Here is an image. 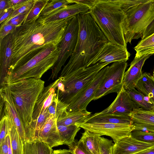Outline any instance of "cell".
Here are the masks:
<instances>
[{"mask_svg": "<svg viewBox=\"0 0 154 154\" xmlns=\"http://www.w3.org/2000/svg\"><path fill=\"white\" fill-rule=\"evenodd\" d=\"M0 114H7L13 122L23 144L26 141L24 127L8 84L1 85Z\"/></svg>", "mask_w": 154, "mask_h": 154, "instance_id": "obj_11", "label": "cell"}, {"mask_svg": "<svg viewBox=\"0 0 154 154\" xmlns=\"http://www.w3.org/2000/svg\"><path fill=\"white\" fill-rule=\"evenodd\" d=\"M69 148L75 154H91L80 140H75L72 144L69 146Z\"/></svg>", "mask_w": 154, "mask_h": 154, "instance_id": "obj_38", "label": "cell"}, {"mask_svg": "<svg viewBox=\"0 0 154 154\" xmlns=\"http://www.w3.org/2000/svg\"><path fill=\"white\" fill-rule=\"evenodd\" d=\"M57 126L63 144L68 146L74 142L75 138L81 128L75 124L68 126L57 125Z\"/></svg>", "mask_w": 154, "mask_h": 154, "instance_id": "obj_27", "label": "cell"}, {"mask_svg": "<svg viewBox=\"0 0 154 154\" xmlns=\"http://www.w3.org/2000/svg\"><path fill=\"white\" fill-rule=\"evenodd\" d=\"M34 1V0H28L21 6L14 10L8 19L6 21L18 15L30 11L33 6Z\"/></svg>", "mask_w": 154, "mask_h": 154, "instance_id": "obj_36", "label": "cell"}, {"mask_svg": "<svg viewBox=\"0 0 154 154\" xmlns=\"http://www.w3.org/2000/svg\"><path fill=\"white\" fill-rule=\"evenodd\" d=\"M79 32L76 45L59 77L87 68L88 63L108 41L89 12L77 15Z\"/></svg>", "mask_w": 154, "mask_h": 154, "instance_id": "obj_2", "label": "cell"}, {"mask_svg": "<svg viewBox=\"0 0 154 154\" xmlns=\"http://www.w3.org/2000/svg\"><path fill=\"white\" fill-rule=\"evenodd\" d=\"M57 119L51 116L39 131L37 140L43 142L51 148L63 144L57 126Z\"/></svg>", "mask_w": 154, "mask_h": 154, "instance_id": "obj_18", "label": "cell"}, {"mask_svg": "<svg viewBox=\"0 0 154 154\" xmlns=\"http://www.w3.org/2000/svg\"><path fill=\"white\" fill-rule=\"evenodd\" d=\"M133 101L140 107L147 110H154L153 106L149 98L135 89L127 90Z\"/></svg>", "mask_w": 154, "mask_h": 154, "instance_id": "obj_29", "label": "cell"}, {"mask_svg": "<svg viewBox=\"0 0 154 154\" xmlns=\"http://www.w3.org/2000/svg\"><path fill=\"white\" fill-rule=\"evenodd\" d=\"M53 150L47 144L38 140L26 141L23 144L24 154H52Z\"/></svg>", "mask_w": 154, "mask_h": 154, "instance_id": "obj_26", "label": "cell"}, {"mask_svg": "<svg viewBox=\"0 0 154 154\" xmlns=\"http://www.w3.org/2000/svg\"><path fill=\"white\" fill-rule=\"evenodd\" d=\"M8 84L24 127L26 141H31L33 109L45 87V82L41 79L31 78Z\"/></svg>", "mask_w": 154, "mask_h": 154, "instance_id": "obj_4", "label": "cell"}, {"mask_svg": "<svg viewBox=\"0 0 154 154\" xmlns=\"http://www.w3.org/2000/svg\"><path fill=\"white\" fill-rule=\"evenodd\" d=\"M7 116L12 154H24L23 143L14 124Z\"/></svg>", "mask_w": 154, "mask_h": 154, "instance_id": "obj_28", "label": "cell"}, {"mask_svg": "<svg viewBox=\"0 0 154 154\" xmlns=\"http://www.w3.org/2000/svg\"><path fill=\"white\" fill-rule=\"evenodd\" d=\"M28 0H8V2L11 8L14 10L19 7Z\"/></svg>", "mask_w": 154, "mask_h": 154, "instance_id": "obj_44", "label": "cell"}, {"mask_svg": "<svg viewBox=\"0 0 154 154\" xmlns=\"http://www.w3.org/2000/svg\"><path fill=\"white\" fill-rule=\"evenodd\" d=\"M109 63L96 64L79 69L63 77H59L63 85V91L57 94L59 99L69 104L75 101L85 91L99 72Z\"/></svg>", "mask_w": 154, "mask_h": 154, "instance_id": "obj_7", "label": "cell"}, {"mask_svg": "<svg viewBox=\"0 0 154 154\" xmlns=\"http://www.w3.org/2000/svg\"><path fill=\"white\" fill-rule=\"evenodd\" d=\"M0 144L4 140L9 132V121L6 114L0 115Z\"/></svg>", "mask_w": 154, "mask_h": 154, "instance_id": "obj_34", "label": "cell"}, {"mask_svg": "<svg viewBox=\"0 0 154 154\" xmlns=\"http://www.w3.org/2000/svg\"><path fill=\"white\" fill-rule=\"evenodd\" d=\"M154 44V33L141 41L134 48L136 52Z\"/></svg>", "mask_w": 154, "mask_h": 154, "instance_id": "obj_39", "label": "cell"}, {"mask_svg": "<svg viewBox=\"0 0 154 154\" xmlns=\"http://www.w3.org/2000/svg\"><path fill=\"white\" fill-rule=\"evenodd\" d=\"M154 146V143L140 141L130 135L115 143L112 151V154H134Z\"/></svg>", "mask_w": 154, "mask_h": 154, "instance_id": "obj_17", "label": "cell"}, {"mask_svg": "<svg viewBox=\"0 0 154 154\" xmlns=\"http://www.w3.org/2000/svg\"><path fill=\"white\" fill-rule=\"evenodd\" d=\"M134 154H154V146Z\"/></svg>", "mask_w": 154, "mask_h": 154, "instance_id": "obj_47", "label": "cell"}, {"mask_svg": "<svg viewBox=\"0 0 154 154\" xmlns=\"http://www.w3.org/2000/svg\"><path fill=\"white\" fill-rule=\"evenodd\" d=\"M151 55H143L135 57L131 62L129 67L124 73L123 85L126 90L135 89L142 75V69L144 63Z\"/></svg>", "mask_w": 154, "mask_h": 154, "instance_id": "obj_15", "label": "cell"}, {"mask_svg": "<svg viewBox=\"0 0 154 154\" xmlns=\"http://www.w3.org/2000/svg\"><path fill=\"white\" fill-rule=\"evenodd\" d=\"M14 10L12 8H9L0 14V24L8 19Z\"/></svg>", "mask_w": 154, "mask_h": 154, "instance_id": "obj_43", "label": "cell"}, {"mask_svg": "<svg viewBox=\"0 0 154 154\" xmlns=\"http://www.w3.org/2000/svg\"><path fill=\"white\" fill-rule=\"evenodd\" d=\"M89 11L90 8L88 7L75 3L64 6L48 16H40L38 20L41 23L45 24L65 19L76 15L79 13Z\"/></svg>", "mask_w": 154, "mask_h": 154, "instance_id": "obj_16", "label": "cell"}, {"mask_svg": "<svg viewBox=\"0 0 154 154\" xmlns=\"http://www.w3.org/2000/svg\"><path fill=\"white\" fill-rule=\"evenodd\" d=\"M131 136L136 139L143 142L154 143V132L148 131L134 130Z\"/></svg>", "mask_w": 154, "mask_h": 154, "instance_id": "obj_33", "label": "cell"}, {"mask_svg": "<svg viewBox=\"0 0 154 154\" xmlns=\"http://www.w3.org/2000/svg\"><path fill=\"white\" fill-rule=\"evenodd\" d=\"M84 122L133 125L131 119L128 116L115 113H101L100 112L91 115Z\"/></svg>", "mask_w": 154, "mask_h": 154, "instance_id": "obj_22", "label": "cell"}, {"mask_svg": "<svg viewBox=\"0 0 154 154\" xmlns=\"http://www.w3.org/2000/svg\"><path fill=\"white\" fill-rule=\"evenodd\" d=\"M113 144L111 140L100 136L99 154H112V148Z\"/></svg>", "mask_w": 154, "mask_h": 154, "instance_id": "obj_35", "label": "cell"}, {"mask_svg": "<svg viewBox=\"0 0 154 154\" xmlns=\"http://www.w3.org/2000/svg\"><path fill=\"white\" fill-rule=\"evenodd\" d=\"M135 88L149 98L154 108V78L153 76L146 72L143 73Z\"/></svg>", "mask_w": 154, "mask_h": 154, "instance_id": "obj_24", "label": "cell"}, {"mask_svg": "<svg viewBox=\"0 0 154 154\" xmlns=\"http://www.w3.org/2000/svg\"><path fill=\"white\" fill-rule=\"evenodd\" d=\"M59 54L57 46H47L26 62L8 70L4 83H12L31 78L40 79L54 66Z\"/></svg>", "mask_w": 154, "mask_h": 154, "instance_id": "obj_6", "label": "cell"}, {"mask_svg": "<svg viewBox=\"0 0 154 154\" xmlns=\"http://www.w3.org/2000/svg\"><path fill=\"white\" fill-rule=\"evenodd\" d=\"M75 124L85 130L98 134L100 136L110 137L114 143L130 135L131 131L134 129L133 125L85 122L76 123Z\"/></svg>", "mask_w": 154, "mask_h": 154, "instance_id": "obj_10", "label": "cell"}, {"mask_svg": "<svg viewBox=\"0 0 154 154\" xmlns=\"http://www.w3.org/2000/svg\"><path fill=\"white\" fill-rule=\"evenodd\" d=\"M152 76L154 78V68L153 71V72Z\"/></svg>", "mask_w": 154, "mask_h": 154, "instance_id": "obj_48", "label": "cell"}, {"mask_svg": "<svg viewBox=\"0 0 154 154\" xmlns=\"http://www.w3.org/2000/svg\"><path fill=\"white\" fill-rule=\"evenodd\" d=\"M130 56L127 48L108 42L88 63L87 67L102 63L127 61Z\"/></svg>", "mask_w": 154, "mask_h": 154, "instance_id": "obj_12", "label": "cell"}, {"mask_svg": "<svg viewBox=\"0 0 154 154\" xmlns=\"http://www.w3.org/2000/svg\"><path fill=\"white\" fill-rule=\"evenodd\" d=\"M29 11L18 15L1 24L14 25L17 27L19 26L23 23Z\"/></svg>", "mask_w": 154, "mask_h": 154, "instance_id": "obj_37", "label": "cell"}, {"mask_svg": "<svg viewBox=\"0 0 154 154\" xmlns=\"http://www.w3.org/2000/svg\"><path fill=\"white\" fill-rule=\"evenodd\" d=\"M122 28L127 44L133 39H145L154 33V0H148L127 10Z\"/></svg>", "mask_w": 154, "mask_h": 154, "instance_id": "obj_5", "label": "cell"}, {"mask_svg": "<svg viewBox=\"0 0 154 154\" xmlns=\"http://www.w3.org/2000/svg\"><path fill=\"white\" fill-rule=\"evenodd\" d=\"M71 4L69 0H52L48 2L40 13V16L49 15L55 11Z\"/></svg>", "mask_w": 154, "mask_h": 154, "instance_id": "obj_32", "label": "cell"}, {"mask_svg": "<svg viewBox=\"0 0 154 154\" xmlns=\"http://www.w3.org/2000/svg\"><path fill=\"white\" fill-rule=\"evenodd\" d=\"M136 52L135 57H139L143 55H152L154 54V44Z\"/></svg>", "mask_w": 154, "mask_h": 154, "instance_id": "obj_42", "label": "cell"}, {"mask_svg": "<svg viewBox=\"0 0 154 154\" xmlns=\"http://www.w3.org/2000/svg\"><path fill=\"white\" fill-rule=\"evenodd\" d=\"M128 116L133 122L134 130L154 132V110L140 107L134 109Z\"/></svg>", "mask_w": 154, "mask_h": 154, "instance_id": "obj_20", "label": "cell"}, {"mask_svg": "<svg viewBox=\"0 0 154 154\" xmlns=\"http://www.w3.org/2000/svg\"><path fill=\"white\" fill-rule=\"evenodd\" d=\"M11 34L0 40V83L3 84L12 59Z\"/></svg>", "mask_w": 154, "mask_h": 154, "instance_id": "obj_21", "label": "cell"}, {"mask_svg": "<svg viewBox=\"0 0 154 154\" xmlns=\"http://www.w3.org/2000/svg\"><path fill=\"white\" fill-rule=\"evenodd\" d=\"M77 15L75 16L68 24L62 40L57 46L59 51L58 59L51 69L52 73L49 80H54L61 70L68 58L72 54L76 45L79 32Z\"/></svg>", "mask_w": 154, "mask_h": 154, "instance_id": "obj_8", "label": "cell"}, {"mask_svg": "<svg viewBox=\"0 0 154 154\" xmlns=\"http://www.w3.org/2000/svg\"><path fill=\"white\" fill-rule=\"evenodd\" d=\"M147 0H97L89 12L108 41L127 48L122 24L126 11Z\"/></svg>", "mask_w": 154, "mask_h": 154, "instance_id": "obj_3", "label": "cell"}, {"mask_svg": "<svg viewBox=\"0 0 154 154\" xmlns=\"http://www.w3.org/2000/svg\"><path fill=\"white\" fill-rule=\"evenodd\" d=\"M127 66V61L113 62L108 66L106 76L97 90L93 100L99 99L109 94H118L123 86L124 73Z\"/></svg>", "mask_w": 154, "mask_h": 154, "instance_id": "obj_9", "label": "cell"}, {"mask_svg": "<svg viewBox=\"0 0 154 154\" xmlns=\"http://www.w3.org/2000/svg\"><path fill=\"white\" fill-rule=\"evenodd\" d=\"M98 134L85 130L79 140L91 154H99L100 137Z\"/></svg>", "mask_w": 154, "mask_h": 154, "instance_id": "obj_25", "label": "cell"}, {"mask_svg": "<svg viewBox=\"0 0 154 154\" xmlns=\"http://www.w3.org/2000/svg\"><path fill=\"white\" fill-rule=\"evenodd\" d=\"M91 113L87 110L72 112L67 111L57 118V124L68 126L76 123L84 122L91 115Z\"/></svg>", "mask_w": 154, "mask_h": 154, "instance_id": "obj_23", "label": "cell"}, {"mask_svg": "<svg viewBox=\"0 0 154 154\" xmlns=\"http://www.w3.org/2000/svg\"><path fill=\"white\" fill-rule=\"evenodd\" d=\"M73 17L45 24L38 17L17 27L11 34L13 52L8 70L26 62L48 45L57 46Z\"/></svg>", "mask_w": 154, "mask_h": 154, "instance_id": "obj_1", "label": "cell"}, {"mask_svg": "<svg viewBox=\"0 0 154 154\" xmlns=\"http://www.w3.org/2000/svg\"><path fill=\"white\" fill-rule=\"evenodd\" d=\"M108 66L103 68L85 91L74 102L69 105L67 111L72 112L86 110L89 103L93 100L94 95L107 72Z\"/></svg>", "mask_w": 154, "mask_h": 154, "instance_id": "obj_13", "label": "cell"}, {"mask_svg": "<svg viewBox=\"0 0 154 154\" xmlns=\"http://www.w3.org/2000/svg\"><path fill=\"white\" fill-rule=\"evenodd\" d=\"M68 105L60 100L58 94L54 97L53 101L48 108V112L50 116L57 119L67 111Z\"/></svg>", "mask_w": 154, "mask_h": 154, "instance_id": "obj_30", "label": "cell"}, {"mask_svg": "<svg viewBox=\"0 0 154 154\" xmlns=\"http://www.w3.org/2000/svg\"><path fill=\"white\" fill-rule=\"evenodd\" d=\"M0 154H9L7 135L4 140L0 144Z\"/></svg>", "mask_w": 154, "mask_h": 154, "instance_id": "obj_45", "label": "cell"}, {"mask_svg": "<svg viewBox=\"0 0 154 154\" xmlns=\"http://www.w3.org/2000/svg\"><path fill=\"white\" fill-rule=\"evenodd\" d=\"M60 79L59 78L45 87L39 95L35 104L32 116V123L35 122L40 115L47 109L51 103L55 91Z\"/></svg>", "mask_w": 154, "mask_h": 154, "instance_id": "obj_19", "label": "cell"}, {"mask_svg": "<svg viewBox=\"0 0 154 154\" xmlns=\"http://www.w3.org/2000/svg\"><path fill=\"white\" fill-rule=\"evenodd\" d=\"M140 107L133 100L123 86L112 103L107 108L100 112L128 116L134 109Z\"/></svg>", "mask_w": 154, "mask_h": 154, "instance_id": "obj_14", "label": "cell"}, {"mask_svg": "<svg viewBox=\"0 0 154 154\" xmlns=\"http://www.w3.org/2000/svg\"><path fill=\"white\" fill-rule=\"evenodd\" d=\"M50 1L49 0H34L33 6L23 23L38 17L42 11Z\"/></svg>", "mask_w": 154, "mask_h": 154, "instance_id": "obj_31", "label": "cell"}, {"mask_svg": "<svg viewBox=\"0 0 154 154\" xmlns=\"http://www.w3.org/2000/svg\"><path fill=\"white\" fill-rule=\"evenodd\" d=\"M17 27L16 26L6 24H1L0 28V40L3 39L8 35L13 33Z\"/></svg>", "mask_w": 154, "mask_h": 154, "instance_id": "obj_40", "label": "cell"}, {"mask_svg": "<svg viewBox=\"0 0 154 154\" xmlns=\"http://www.w3.org/2000/svg\"><path fill=\"white\" fill-rule=\"evenodd\" d=\"M97 0H69L71 4L76 3L88 7L90 10L94 6Z\"/></svg>", "mask_w": 154, "mask_h": 154, "instance_id": "obj_41", "label": "cell"}, {"mask_svg": "<svg viewBox=\"0 0 154 154\" xmlns=\"http://www.w3.org/2000/svg\"><path fill=\"white\" fill-rule=\"evenodd\" d=\"M11 8L9 5L7 0H0V14L2 13L6 9Z\"/></svg>", "mask_w": 154, "mask_h": 154, "instance_id": "obj_46", "label": "cell"}]
</instances>
